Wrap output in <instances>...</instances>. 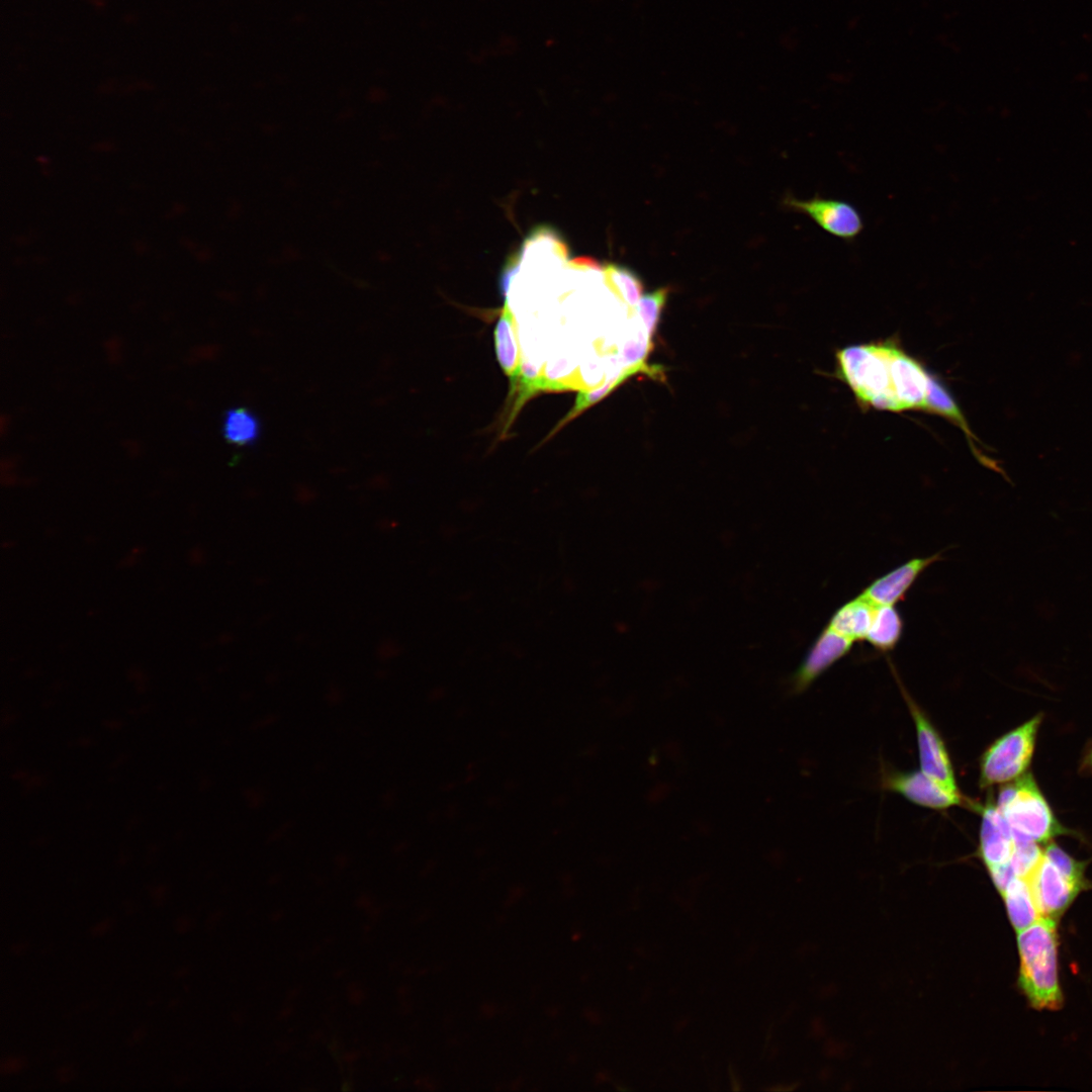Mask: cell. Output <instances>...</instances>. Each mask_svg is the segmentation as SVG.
Instances as JSON below:
<instances>
[{
	"mask_svg": "<svg viewBox=\"0 0 1092 1092\" xmlns=\"http://www.w3.org/2000/svg\"><path fill=\"white\" fill-rule=\"evenodd\" d=\"M836 374L863 407L902 413L922 411L945 418L959 427L977 448L967 420L947 389L897 342L891 340L849 345L836 352Z\"/></svg>",
	"mask_w": 1092,
	"mask_h": 1092,
	"instance_id": "1",
	"label": "cell"
},
{
	"mask_svg": "<svg viewBox=\"0 0 1092 1092\" xmlns=\"http://www.w3.org/2000/svg\"><path fill=\"white\" fill-rule=\"evenodd\" d=\"M1020 959L1019 986L1035 1009L1056 1010L1062 1006L1059 983L1057 921L1040 917L1017 936Z\"/></svg>",
	"mask_w": 1092,
	"mask_h": 1092,
	"instance_id": "2",
	"label": "cell"
},
{
	"mask_svg": "<svg viewBox=\"0 0 1092 1092\" xmlns=\"http://www.w3.org/2000/svg\"><path fill=\"white\" fill-rule=\"evenodd\" d=\"M1016 840L1048 843L1069 834L1055 816L1031 774L1001 787L995 801Z\"/></svg>",
	"mask_w": 1092,
	"mask_h": 1092,
	"instance_id": "3",
	"label": "cell"
},
{
	"mask_svg": "<svg viewBox=\"0 0 1092 1092\" xmlns=\"http://www.w3.org/2000/svg\"><path fill=\"white\" fill-rule=\"evenodd\" d=\"M1027 879L1040 915L1056 921L1088 885L1085 863L1052 841Z\"/></svg>",
	"mask_w": 1092,
	"mask_h": 1092,
	"instance_id": "4",
	"label": "cell"
},
{
	"mask_svg": "<svg viewBox=\"0 0 1092 1092\" xmlns=\"http://www.w3.org/2000/svg\"><path fill=\"white\" fill-rule=\"evenodd\" d=\"M1042 715L1037 714L992 742L980 757V786L990 788L1011 783L1031 762Z\"/></svg>",
	"mask_w": 1092,
	"mask_h": 1092,
	"instance_id": "5",
	"label": "cell"
},
{
	"mask_svg": "<svg viewBox=\"0 0 1092 1092\" xmlns=\"http://www.w3.org/2000/svg\"><path fill=\"white\" fill-rule=\"evenodd\" d=\"M785 205L811 218L825 233L847 243L854 242L864 229L860 211L847 200L815 195L809 199L788 196Z\"/></svg>",
	"mask_w": 1092,
	"mask_h": 1092,
	"instance_id": "6",
	"label": "cell"
},
{
	"mask_svg": "<svg viewBox=\"0 0 1092 1092\" xmlns=\"http://www.w3.org/2000/svg\"><path fill=\"white\" fill-rule=\"evenodd\" d=\"M900 690L915 724L920 770L945 788L960 792L943 739L902 685Z\"/></svg>",
	"mask_w": 1092,
	"mask_h": 1092,
	"instance_id": "7",
	"label": "cell"
},
{
	"mask_svg": "<svg viewBox=\"0 0 1092 1092\" xmlns=\"http://www.w3.org/2000/svg\"><path fill=\"white\" fill-rule=\"evenodd\" d=\"M883 786L916 805L934 810H945L953 806H969L974 809L977 804L966 799L961 792L945 788L921 770L891 772L884 778Z\"/></svg>",
	"mask_w": 1092,
	"mask_h": 1092,
	"instance_id": "8",
	"label": "cell"
},
{
	"mask_svg": "<svg viewBox=\"0 0 1092 1092\" xmlns=\"http://www.w3.org/2000/svg\"><path fill=\"white\" fill-rule=\"evenodd\" d=\"M975 810L982 816L979 855L988 871L1009 864L1015 851V836L992 798Z\"/></svg>",
	"mask_w": 1092,
	"mask_h": 1092,
	"instance_id": "9",
	"label": "cell"
},
{
	"mask_svg": "<svg viewBox=\"0 0 1092 1092\" xmlns=\"http://www.w3.org/2000/svg\"><path fill=\"white\" fill-rule=\"evenodd\" d=\"M853 641L826 626L792 676L794 693H802L833 663L846 655Z\"/></svg>",
	"mask_w": 1092,
	"mask_h": 1092,
	"instance_id": "10",
	"label": "cell"
},
{
	"mask_svg": "<svg viewBox=\"0 0 1092 1092\" xmlns=\"http://www.w3.org/2000/svg\"><path fill=\"white\" fill-rule=\"evenodd\" d=\"M939 559L940 553L924 558H913L874 580L860 593V596L878 606H895L905 598L918 576Z\"/></svg>",
	"mask_w": 1092,
	"mask_h": 1092,
	"instance_id": "11",
	"label": "cell"
},
{
	"mask_svg": "<svg viewBox=\"0 0 1092 1092\" xmlns=\"http://www.w3.org/2000/svg\"><path fill=\"white\" fill-rule=\"evenodd\" d=\"M876 607L859 595L836 610L827 626L853 642L866 640Z\"/></svg>",
	"mask_w": 1092,
	"mask_h": 1092,
	"instance_id": "12",
	"label": "cell"
},
{
	"mask_svg": "<svg viewBox=\"0 0 1092 1092\" xmlns=\"http://www.w3.org/2000/svg\"><path fill=\"white\" fill-rule=\"evenodd\" d=\"M1001 894L1011 924L1017 932L1041 917L1027 878L1015 877Z\"/></svg>",
	"mask_w": 1092,
	"mask_h": 1092,
	"instance_id": "13",
	"label": "cell"
},
{
	"mask_svg": "<svg viewBox=\"0 0 1092 1092\" xmlns=\"http://www.w3.org/2000/svg\"><path fill=\"white\" fill-rule=\"evenodd\" d=\"M221 432L228 443L238 447H250L258 443L262 425L258 415L252 410L236 406L224 413Z\"/></svg>",
	"mask_w": 1092,
	"mask_h": 1092,
	"instance_id": "14",
	"label": "cell"
},
{
	"mask_svg": "<svg viewBox=\"0 0 1092 1092\" xmlns=\"http://www.w3.org/2000/svg\"><path fill=\"white\" fill-rule=\"evenodd\" d=\"M902 631L903 621L896 608L877 605L866 640L876 649L885 652L897 645Z\"/></svg>",
	"mask_w": 1092,
	"mask_h": 1092,
	"instance_id": "15",
	"label": "cell"
},
{
	"mask_svg": "<svg viewBox=\"0 0 1092 1092\" xmlns=\"http://www.w3.org/2000/svg\"><path fill=\"white\" fill-rule=\"evenodd\" d=\"M604 283L607 288L630 309H637L642 297L643 283L631 269L608 264L604 266Z\"/></svg>",
	"mask_w": 1092,
	"mask_h": 1092,
	"instance_id": "16",
	"label": "cell"
},
{
	"mask_svg": "<svg viewBox=\"0 0 1092 1092\" xmlns=\"http://www.w3.org/2000/svg\"><path fill=\"white\" fill-rule=\"evenodd\" d=\"M669 293L670 288L664 286L651 293L645 294L640 298L637 305L638 314L652 333H655L657 323Z\"/></svg>",
	"mask_w": 1092,
	"mask_h": 1092,
	"instance_id": "17",
	"label": "cell"
},
{
	"mask_svg": "<svg viewBox=\"0 0 1092 1092\" xmlns=\"http://www.w3.org/2000/svg\"><path fill=\"white\" fill-rule=\"evenodd\" d=\"M1082 768L1084 769V771L1092 775V745L1090 746V748L1086 751V753L1084 755V758H1083V761H1082Z\"/></svg>",
	"mask_w": 1092,
	"mask_h": 1092,
	"instance_id": "18",
	"label": "cell"
}]
</instances>
